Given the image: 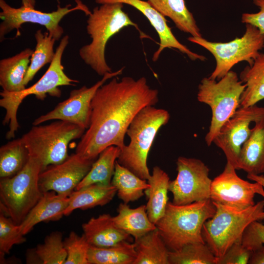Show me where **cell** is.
Instances as JSON below:
<instances>
[{
  "instance_id": "cell-1",
  "label": "cell",
  "mask_w": 264,
  "mask_h": 264,
  "mask_svg": "<svg viewBox=\"0 0 264 264\" xmlns=\"http://www.w3.org/2000/svg\"><path fill=\"white\" fill-rule=\"evenodd\" d=\"M158 101V90L150 88L144 77L112 78L97 90L92 99L89 125L75 153L95 160L109 146L122 149L127 129L136 115Z\"/></svg>"
},
{
  "instance_id": "cell-2",
  "label": "cell",
  "mask_w": 264,
  "mask_h": 264,
  "mask_svg": "<svg viewBox=\"0 0 264 264\" xmlns=\"http://www.w3.org/2000/svg\"><path fill=\"white\" fill-rule=\"evenodd\" d=\"M121 3L100 4L88 15L87 31L91 42L79 50L81 59L99 75L112 72L106 62L105 49L109 40L124 27L132 26L139 32L140 37L148 38L138 25L123 10Z\"/></svg>"
},
{
  "instance_id": "cell-3",
  "label": "cell",
  "mask_w": 264,
  "mask_h": 264,
  "mask_svg": "<svg viewBox=\"0 0 264 264\" xmlns=\"http://www.w3.org/2000/svg\"><path fill=\"white\" fill-rule=\"evenodd\" d=\"M216 211L211 199L184 205L168 202L164 215L155 225L170 251H176L189 243H205L202 227Z\"/></svg>"
},
{
  "instance_id": "cell-4",
  "label": "cell",
  "mask_w": 264,
  "mask_h": 264,
  "mask_svg": "<svg viewBox=\"0 0 264 264\" xmlns=\"http://www.w3.org/2000/svg\"><path fill=\"white\" fill-rule=\"evenodd\" d=\"M170 117L167 110L154 106L141 109L127 129L126 134L130 142L121 149L117 162L147 180L151 175L147 165L149 153L156 133L168 122Z\"/></svg>"
},
{
  "instance_id": "cell-5",
  "label": "cell",
  "mask_w": 264,
  "mask_h": 264,
  "mask_svg": "<svg viewBox=\"0 0 264 264\" xmlns=\"http://www.w3.org/2000/svg\"><path fill=\"white\" fill-rule=\"evenodd\" d=\"M213 203L216 212L204 223L202 234L204 242L219 259L232 244L242 240L251 222L264 220V199L242 209Z\"/></svg>"
},
{
  "instance_id": "cell-6",
  "label": "cell",
  "mask_w": 264,
  "mask_h": 264,
  "mask_svg": "<svg viewBox=\"0 0 264 264\" xmlns=\"http://www.w3.org/2000/svg\"><path fill=\"white\" fill-rule=\"evenodd\" d=\"M68 35L63 37L55 51V56L47 71L32 86L18 92H8L2 90L0 93V106L5 110L2 123L9 124V131L6 134L8 139L14 138L19 125L17 118L18 108L23 100L27 96L34 95L38 99L43 100L47 94L59 97L61 90L59 87L64 86H75L79 82L69 78L65 72L62 63L64 51L69 43Z\"/></svg>"
},
{
  "instance_id": "cell-7",
  "label": "cell",
  "mask_w": 264,
  "mask_h": 264,
  "mask_svg": "<svg viewBox=\"0 0 264 264\" xmlns=\"http://www.w3.org/2000/svg\"><path fill=\"white\" fill-rule=\"evenodd\" d=\"M85 131L74 124L57 120L47 125H33L21 138L29 157L40 163L43 171L65 160L69 156L70 142L81 138Z\"/></svg>"
},
{
  "instance_id": "cell-8",
  "label": "cell",
  "mask_w": 264,
  "mask_h": 264,
  "mask_svg": "<svg viewBox=\"0 0 264 264\" xmlns=\"http://www.w3.org/2000/svg\"><path fill=\"white\" fill-rule=\"evenodd\" d=\"M246 85L236 72L230 70L216 81L204 77L198 86V100L208 105L212 111L209 131L205 140L210 146L222 126L234 114L240 105Z\"/></svg>"
},
{
  "instance_id": "cell-9",
  "label": "cell",
  "mask_w": 264,
  "mask_h": 264,
  "mask_svg": "<svg viewBox=\"0 0 264 264\" xmlns=\"http://www.w3.org/2000/svg\"><path fill=\"white\" fill-rule=\"evenodd\" d=\"M40 163L30 157L15 175L0 178V211L20 224L43 196L39 184Z\"/></svg>"
},
{
  "instance_id": "cell-10",
  "label": "cell",
  "mask_w": 264,
  "mask_h": 264,
  "mask_svg": "<svg viewBox=\"0 0 264 264\" xmlns=\"http://www.w3.org/2000/svg\"><path fill=\"white\" fill-rule=\"evenodd\" d=\"M187 39L203 47L213 55L216 66L209 78L215 80L224 77L239 62L245 61L249 66H252L260 51L264 47V34L255 26L248 23L242 37L228 42H210L202 36H190Z\"/></svg>"
},
{
  "instance_id": "cell-11",
  "label": "cell",
  "mask_w": 264,
  "mask_h": 264,
  "mask_svg": "<svg viewBox=\"0 0 264 264\" xmlns=\"http://www.w3.org/2000/svg\"><path fill=\"white\" fill-rule=\"evenodd\" d=\"M76 5L71 7L70 4L65 7L58 5L56 10L51 12H43L34 7L22 5L15 8L9 5L4 0H0V41L14 30H16V36L20 35V29L25 23L38 24L45 27L49 34L56 41L59 40L64 33V29L60 25L63 18L70 12L81 10L89 15L91 11L80 0H76Z\"/></svg>"
},
{
  "instance_id": "cell-12",
  "label": "cell",
  "mask_w": 264,
  "mask_h": 264,
  "mask_svg": "<svg viewBox=\"0 0 264 264\" xmlns=\"http://www.w3.org/2000/svg\"><path fill=\"white\" fill-rule=\"evenodd\" d=\"M176 163L177 176L169 185L172 202L184 205L210 199L212 180L208 167L200 159L183 156L179 157Z\"/></svg>"
},
{
  "instance_id": "cell-13",
  "label": "cell",
  "mask_w": 264,
  "mask_h": 264,
  "mask_svg": "<svg viewBox=\"0 0 264 264\" xmlns=\"http://www.w3.org/2000/svg\"><path fill=\"white\" fill-rule=\"evenodd\" d=\"M264 118V107L257 105L238 108L221 127L213 142L224 153L226 163L238 170L242 147L250 135V125Z\"/></svg>"
},
{
  "instance_id": "cell-14",
  "label": "cell",
  "mask_w": 264,
  "mask_h": 264,
  "mask_svg": "<svg viewBox=\"0 0 264 264\" xmlns=\"http://www.w3.org/2000/svg\"><path fill=\"white\" fill-rule=\"evenodd\" d=\"M123 69L122 67L116 71L106 73L100 80L89 88L84 86L72 90L67 99L59 103L50 111L36 118L33 125H39L51 120H61L87 130L90 123L91 101L97 90L109 79L121 74Z\"/></svg>"
},
{
  "instance_id": "cell-15",
  "label": "cell",
  "mask_w": 264,
  "mask_h": 264,
  "mask_svg": "<svg viewBox=\"0 0 264 264\" xmlns=\"http://www.w3.org/2000/svg\"><path fill=\"white\" fill-rule=\"evenodd\" d=\"M236 169L226 163L222 172L212 180L210 199L215 202L242 209L254 205L256 194L264 198V187L240 177Z\"/></svg>"
},
{
  "instance_id": "cell-16",
  "label": "cell",
  "mask_w": 264,
  "mask_h": 264,
  "mask_svg": "<svg viewBox=\"0 0 264 264\" xmlns=\"http://www.w3.org/2000/svg\"><path fill=\"white\" fill-rule=\"evenodd\" d=\"M94 161L75 153L63 162L48 166L39 175L41 191H53L58 194L69 196L89 171Z\"/></svg>"
},
{
  "instance_id": "cell-17",
  "label": "cell",
  "mask_w": 264,
  "mask_h": 264,
  "mask_svg": "<svg viewBox=\"0 0 264 264\" xmlns=\"http://www.w3.org/2000/svg\"><path fill=\"white\" fill-rule=\"evenodd\" d=\"M99 4L121 3L129 5L140 12L149 21L156 31L159 39V47L153 56V61L156 62L161 53L166 48H175L186 54L191 60L204 61L206 58L191 51L180 43L173 34L167 24L165 17L154 8L148 1L142 0H95Z\"/></svg>"
},
{
  "instance_id": "cell-18",
  "label": "cell",
  "mask_w": 264,
  "mask_h": 264,
  "mask_svg": "<svg viewBox=\"0 0 264 264\" xmlns=\"http://www.w3.org/2000/svg\"><path fill=\"white\" fill-rule=\"evenodd\" d=\"M69 202V196L58 194L53 191L43 193L41 198L19 225L23 235L41 222L56 221L64 216Z\"/></svg>"
},
{
  "instance_id": "cell-19",
  "label": "cell",
  "mask_w": 264,
  "mask_h": 264,
  "mask_svg": "<svg viewBox=\"0 0 264 264\" xmlns=\"http://www.w3.org/2000/svg\"><path fill=\"white\" fill-rule=\"evenodd\" d=\"M82 227L83 234L91 246L107 247L123 241H132V237L119 229L109 214L92 217Z\"/></svg>"
},
{
  "instance_id": "cell-20",
  "label": "cell",
  "mask_w": 264,
  "mask_h": 264,
  "mask_svg": "<svg viewBox=\"0 0 264 264\" xmlns=\"http://www.w3.org/2000/svg\"><path fill=\"white\" fill-rule=\"evenodd\" d=\"M238 170H242L247 175L264 173V118L255 122L250 135L242 145Z\"/></svg>"
},
{
  "instance_id": "cell-21",
  "label": "cell",
  "mask_w": 264,
  "mask_h": 264,
  "mask_svg": "<svg viewBox=\"0 0 264 264\" xmlns=\"http://www.w3.org/2000/svg\"><path fill=\"white\" fill-rule=\"evenodd\" d=\"M33 52L34 50L27 48L0 61V85L2 90L14 92L25 88L23 81Z\"/></svg>"
},
{
  "instance_id": "cell-22",
  "label": "cell",
  "mask_w": 264,
  "mask_h": 264,
  "mask_svg": "<svg viewBox=\"0 0 264 264\" xmlns=\"http://www.w3.org/2000/svg\"><path fill=\"white\" fill-rule=\"evenodd\" d=\"M147 181L150 187L144 192L148 198L146 210L150 220L155 224L164 215L169 202L168 192L170 180L164 171L155 166Z\"/></svg>"
},
{
  "instance_id": "cell-23",
  "label": "cell",
  "mask_w": 264,
  "mask_h": 264,
  "mask_svg": "<svg viewBox=\"0 0 264 264\" xmlns=\"http://www.w3.org/2000/svg\"><path fill=\"white\" fill-rule=\"evenodd\" d=\"M116 194L117 190L111 184H93L75 190L69 196L64 216H69L76 209L84 210L105 205L112 200Z\"/></svg>"
},
{
  "instance_id": "cell-24",
  "label": "cell",
  "mask_w": 264,
  "mask_h": 264,
  "mask_svg": "<svg viewBox=\"0 0 264 264\" xmlns=\"http://www.w3.org/2000/svg\"><path fill=\"white\" fill-rule=\"evenodd\" d=\"M117 211V215L112 217L114 223L134 240L157 228L148 216L146 205L131 208L123 202L119 204Z\"/></svg>"
},
{
  "instance_id": "cell-25",
  "label": "cell",
  "mask_w": 264,
  "mask_h": 264,
  "mask_svg": "<svg viewBox=\"0 0 264 264\" xmlns=\"http://www.w3.org/2000/svg\"><path fill=\"white\" fill-rule=\"evenodd\" d=\"M165 17L172 20L180 31L193 37H201L200 29L192 13L187 8L185 0H147Z\"/></svg>"
},
{
  "instance_id": "cell-26",
  "label": "cell",
  "mask_w": 264,
  "mask_h": 264,
  "mask_svg": "<svg viewBox=\"0 0 264 264\" xmlns=\"http://www.w3.org/2000/svg\"><path fill=\"white\" fill-rule=\"evenodd\" d=\"M240 79L246 85L241 98V107L256 105L264 99V53L260 52L252 65L243 69Z\"/></svg>"
},
{
  "instance_id": "cell-27",
  "label": "cell",
  "mask_w": 264,
  "mask_h": 264,
  "mask_svg": "<svg viewBox=\"0 0 264 264\" xmlns=\"http://www.w3.org/2000/svg\"><path fill=\"white\" fill-rule=\"evenodd\" d=\"M133 264H170L168 248L157 228L134 240Z\"/></svg>"
},
{
  "instance_id": "cell-28",
  "label": "cell",
  "mask_w": 264,
  "mask_h": 264,
  "mask_svg": "<svg viewBox=\"0 0 264 264\" xmlns=\"http://www.w3.org/2000/svg\"><path fill=\"white\" fill-rule=\"evenodd\" d=\"M120 152L121 149L115 146H109L104 149L99 154L98 158L93 162L90 170L75 190L93 184H111L115 163Z\"/></svg>"
},
{
  "instance_id": "cell-29",
  "label": "cell",
  "mask_w": 264,
  "mask_h": 264,
  "mask_svg": "<svg viewBox=\"0 0 264 264\" xmlns=\"http://www.w3.org/2000/svg\"><path fill=\"white\" fill-rule=\"evenodd\" d=\"M111 184L116 189L118 197L127 204L140 198L150 187L147 180L141 178L117 160Z\"/></svg>"
},
{
  "instance_id": "cell-30",
  "label": "cell",
  "mask_w": 264,
  "mask_h": 264,
  "mask_svg": "<svg viewBox=\"0 0 264 264\" xmlns=\"http://www.w3.org/2000/svg\"><path fill=\"white\" fill-rule=\"evenodd\" d=\"M134 242L123 241L107 247L89 245L88 264H133L136 258Z\"/></svg>"
},
{
  "instance_id": "cell-31",
  "label": "cell",
  "mask_w": 264,
  "mask_h": 264,
  "mask_svg": "<svg viewBox=\"0 0 264 264\" xmlns=\"http://www.w3.org/2000/svg\"><path fill=\"white\" fill-rule=\"evenodd\" d=\"M29 154L22 138L11 140L0 148V178L12 176L25 166Z\"/></svg>"
},
{
  "instance_id": "cell-32",
  "label": "cell",
  "mask_w": 264,
  "mask_h": 264,
  "mask_svg": "<svg viewBox=\"0 0 264 264\" xmlns=\"http://www.w3.org/2000/svg\"><path fill=\"white\" fill-rule=\"evenodd\" d=\"M35 38L36 45L23 81L24 86L33 79L41 68L52 62L55 55L54 45L56 40L52 38L47 31L43 33L41 29L37 30L35 34Z\"/></svg>"
},
{
  "instance_id": "cell-33",
  "label": "cell",
  "mask_w": 264,
  "mask_h": 264,
  "mask_svg": "<svg viewBox=\"0 0 264 264\" xmlns=\"http://www.w3.org/2000/svg\"><path fill=\"white\" fill-rule=\"evenodd\" d=\"M217 261L206 243H189L169 252L170 264H217Z\"/></svg>"
},
{
  "instance_id": "cell-34",
  "label": "cell",
  "mask_w": 264,
  "mask_h": 264,
  "mask_svg": "<svg viewBox=\"0 0 264 264\" xmlns=\"http://www.w3.org/2000/svg\"><path fill=\"white\" fill-rule=\"evenodd\" d=\"M39 264H63L66 261L67 253L64 245L63 234L58 231L47 235L42 243L33 248Z\"/></svg>"
},
{
  "instance_id": "cell-35",
  "label": "cell",
  "mask_w": 264,
  "mask_h": 264,
  "mask_svg": "<svg viewBox=\"0 0 264 264\" xmlns=\"http://www.w3.org/2000/svg\"><path fill=\"white\" fill-rule=\"evenodd\" d=\"M26 241L20 229L9 217L2 211L0 213V260L8 254L13 245L24 243Z\"/></svg>"
},
{
  "instance_id": "cell-36",
  "label": "cell",
  "mask_w": 264,
  "mask_h": 264,
  "mask_svg": "<svg viewBox=\"0 0 264 264\" xmlns=\"http://www.w3.org/2000/svg\"><path fill=\"white\" fill-rule=\"evenodd\" d=\"M67 253L65 264H88V260L89 244L85 236H79L74 231L70 232L64 240Z\"/></svg>"
},
{
  "instance_id": "cell-37",
  "label": "cell",
  "mask_w": 264,
  "mask_h": 264,
  "mask_svg": "<svg viewBox=\"0 0 264 264\" xmlns=\"http://www.w3.org/2000/svg\"><path fill=\"white\" fill-rule=\"evenodd\" d=\"M252 253L240 240L232 244L221 257L217 259V264H248Z\"/></svg>"
},
{
  "instance_id": "cell-38",
  "label": "cell",
  "mask_w": 264,
  "mask_h": 264,
  "mask_svg": "<svg viewBox=\"0 0 264 264\" xmlns=\"http://www.w3.org/2000/svg\"><path fill=\"white\" fill-rule=\"evenodd\" d=\"M242 242L252 252L264 245V224L259 221L251 222L243 233Z\"/></svg>"
},
{
  "instance_id": "cell-39",
  "label": "cell",
  "mask_w": 264,
  "mask_h": 264,
  "mask_svg": "<svg viewBox=\"0 0 264 264\" xmlns=\"http://www.w3.org/2000/svg\"><path fill=\"white\" fill-rule=\"evenodd\" d=\"M253 3L259 8L260 11L255 13L242 14V22L255 26L264 34V0H253Z\"/></svg>"
},
{
  "instance_id": "cell-40",
  "label": "cell",
  "mask_w": 264,
  "mask_h": 264,
  "mask_svg": "<svg viewBox=\"0 0 264 264\" xmlns=\"http://www.w3.org/2000/svg\"><path fill=\"white\" fill-rule=\"evenodd\" d=\"M248 264H264V245L252 252Z\"/></svg>"
},
{
  "instance_id": "cell-41",
  "label": "cell",
  "mask_w": 264,
  "mask_h": 264,
  "mask_svg": "<svg viewBox=\"0 0 264 264\" xmlns=\"http://www.w3.org/2000/svg\"><path fill=\"white\" fill-rule=\"evenodd\" d=\"M248 179L260 184L264 188V176L263 175H247Z\"/></svg>"
},
{
  "instance_id": "cell-42",
  "label": "cell",
  "mask_w": 264,
  "mask_h": 264,
  "mask_svg": "<svg viewBox=\"0 0 264 264\" xmlns=\"http://www.w3.org/2000/svg\"><path fill=\"white\" fill-rule=\"evenodd\" d=\"M35 0H22V5L34 7Z\"/></svg>"
}]
</instances>
